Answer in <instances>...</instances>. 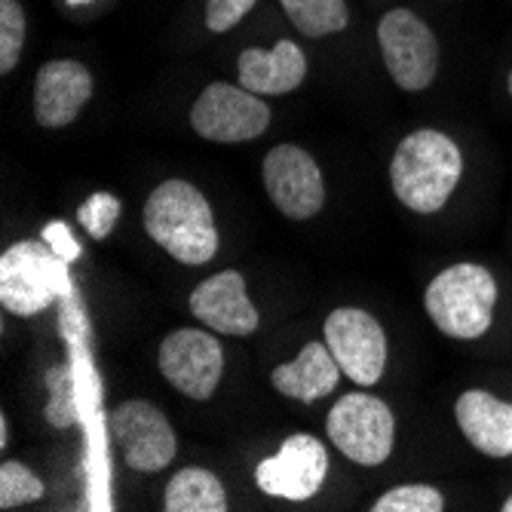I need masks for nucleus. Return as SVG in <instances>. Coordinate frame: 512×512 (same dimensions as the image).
<instances>
[{
    "instance_id": "1",
    "label": "nucleus",
    "mask_w": 512,
    "mask_h": 512,
    "mask_svg": "<svg viewBox=\"0 0 512 512\" xmlns=\"http://www.w3.org/2000/svg\"><path fill=\"white\" fill-rule=\"evenodd\" d=\"M460 175L463 154L454 138L439 129H417L405 135L390 160L393 194L405 209L417 215H433L445 209V203L457 191Z\"/></svg>"
},
{
    "instance_id": "2",
    "label": "nucleus",
    "mask_w": 512,
    "mask_h": 512,
    "mask_svg": "<svg viewBox=\"0 0 512 512\" xmlns=\"http://www.w3.org/2000/svg\"><path fill=\"white\" fill-rule=\"evenodd\" d=\"M148 237L175 261L200 267L218 255L221 237L209 200L191 181L169 178L157 184L142 212Z\"/></svg>"
},
{
    "instance_id": "3",
    "label": "nucleus",
    "mask_w": 512,
    "mask_h": 512,
    "mask_svg": "<svg viewBox=\"0 0 512 512\" xmlns=\"http://www.w3.org/2000/svg\"><path fill=\"white\" fill-rule=\"evenodd\" d=\"M497 307V279L488 267L460 261L430 279L424 292V310L436 329L454 341L482 338Z\"/></svg>"
},
{
    "instance_id": "4",
    "label": "nucleus",
    "mask_w": 512,
    "mask_h": 512,
    "mask_svg": "<svg viewBox=\"0 0 512 512\" xmlns=\"http://www.w3.org/2000/svg\"><path fill=\"white\" fill-rule=\"evenodd\" d=\"M325 433L347 460L359 467H381L396 445V417L384 399L356 390L332 405Z\"/></svg>"
},
{
    "instance_id": "5",
    "label": "nucleus",
    "mask_w": 512,
    "mask_h": 512,
    "mask_svg": "<svg viewBox=\"0 0 512 512\" xmlns=\"http://www.w3.org/2000/svg\"><path fill=\"white\" fill-rule=\"evenodd\" d=\"M65 286L62 258L46 240H22L0 255V304L13 316H37Z\"/></svg>"
},
{
    "instance_id": "6",
    "label": "nucleus",
    "mask_w": 512,
    "mask_h": 512,
    "mask_svg": "<svg viewBox=\"0 0 512 512\" xmlns=\"http://www.w3.org/2000/svg\"><path fill=\"white\" fill-rule=\"evenodd\" d=\"M381 59L393 83L405 92H424L439 74V40L433 28L405 7H396L378 22Z\"/></svg>"
},
{
    "instance_id": "7",
    "label": "nucleus",
    "mask_w": 512,
    "mask_h": 512,
    "mask_svg": "<svg viewBox=\"0 0 512 512\" xmlns=\"http://www.w3.org/2000/svg\"><path fill=\"white\" fill-rule=\"evenodd\" d=\"M270 105L264 96H255L240 83H209L194 108H191V126L206 142L218 145H240L252 142V138L264 135L270 126Z\"/></svg>"
},
{
    "instance_id": "8",
    "label": "nucleus",
    "mask_w": 512,
    "mask_h": 512,
    "mask_svg": "<svg viewBox=\"0 0 512 512\" xmlns=\"http://www.w3.org/2000/svg\"><path fill=\"white\" fill-rule=\"evenodd\" d=\"M322 341L329 344L341 371L359 387H371L387 371V332L362 307H338L325 316Z\"/></svg>"
},
{
    "instance_id": "9",
    "label": "nucleus",
    "mask_w": 512,
    "mask_h": 512,
    "mask_svg": "<svg viewBox=\"0 0 512 512\" xmlns=\"http://www.w3.org/2000/svg\"><path fill=\"white\" fill-rule=\"evenodd\" d=\"M111 439L135 473H163L178 451L169 417L148 399H126L111 411Z\"/></svg>"
},
{
    "instance_id": "10",
    "label": "nucleus",
    "mask_w": 512,
    "mask_h": 512,
    "mask_svg": "<svg viewBox=\"0 0 512 512\" xmlns=\"http://www.w3.org/2000/svg\"><path fill=\"white\" fill-rule=\"evenodd\" d=\"M157 365L181 396L206 402L215 396L224 375V347L212 329H175L160 341Z\"/></svg>"
},
{
    "instance_id": "11",
    "label": "nucleus",
    "mask_w": 512,
    "mask_h": 512,
    "mask_svg": "<svg viewBox=\"0 0 512 512\" xmlns=\"http://www.w3.org/2000/svg\"><path fill=\"white\" fill-rule=\"evenodd\" d=\"M261 178L270 203L289 221H307L325 206L322 169L298 145H276L261 163Z\"/></svg>"
},
{
    "instance_id": "12",
    "label": "nucleus",
    "mask_w": 512,
    "mask_h": 512,
    "mask_svg": "<svg viewBox=\"0 0 512 512\" xmlns=\"http://www.w3.org/2000/svg\"><path fill=\"white\" fill-rule=\"evenodd\" d=\"M329 476V451L310 433H295L276 454L255 467V482L264 494L279 500H313Z\"/></svg>"
},
{
    "instance_id": "13",
    "label": "nucleus",
    "mask_w": 512,
    "mask_h": 512,
    "mask_svg": "<svg viewBox=\"0 0 512 512\" xmlns=\"http://www.w3.org/2000/svg\"><path fill=\"white\" fill-rule=\"evenodd\" d=\"M188 307L206 329L227 338H249L261 325V313L249 298L246 279L240 270H221L203 279L191 292Z\"/></svg>"
},
{
    "instance_id": "14",
    "label": "nucleus",
    "mask_w": 512,
    "mask_h": 512,
    "mask_svg": "<svg viewBox=\"0 0 512 512\" xmlns=\"http://www.w3.org/2000/svg\"><path fill=\"white\" fill-rule=\"evenodd\" d=\"M92 74L77 59H50L34 77V120L43 129H65L92 99Z\"/></svg>"
},
{
    "instance_id": "15",
    "label": "nucleus",
    "mask_w": 512,
    "mask_h": 512,
    "mask_svg": "<svg viewBox=\"0 0 512 512\" xmlns=\"http://www.w3.org/2000/svg\"><path fill=\"white\" fill-rule=\"evenodd\" d=\"M454 421L485 457H512V402H503L488 390H467L454 402Z\"/></svg>"
},
{
    "instance_id": "16",
    "label": "nucleus",
    "mask_w": 512,
    "mask_h": 512,
    "mask_svg": "<svg viewBox=\"0 0 512 512\" xmlns=\"http://www.w3.org/2000/svg\"><path fill=\"white\" fill-rule=\"evenodd\" d=\"M307 77V56L295 40H276L273 50L249 46L237 59V83L255 96H286Z\"/></svg>"
},
{
    "instance_id": "17",
    "label": "nucleus",
    "mask_w": 512,
    "mask_h": 512,
    "mask_svg": "<svg viewBox=\"0 0 512 512\" xmlns=\"http://www.w3.org/2000/svg\"><path fill=\"white\" fill-rule=\"evenodd\" d=\"M341 375L344 371H341L338 359L332 356L329 344L310 341L292 362H283L270 371V384L286 399L313 405L338 390Z\"/></svg>"
},
{
    "instance_id": "18",
    "label": "nucleus",
    "mask_w": 512,
    "mask_h": 512,
    "mask_svg": "<svg viewBox=\"0 0 512 512\" xmlns=\"http://www.w3.org/2000/svg\"><path fill=\"white\" fill-rule=\"evenodd\" d=\"M163 509L166 512H224L227 491L215 473L203 467H184L169 479L163 491Z\"/></svg>"
},
{
    "instance_id": "19",
    "label": "nucleus",
    "mask_w": 512,
    "mask_h": 512,
    "mask_svg": "<svg viewBox=\"0 0 512 512\" xmlns=\"http://www.w3.org/2000/svg\"><path fill=\"white\" fill-rule=\"evenodd\" d=\"M279 7L304 37L313 40L341 34L350 25L347 0H279Z\"/></svg>"
},
{
    "instance_id": "20",
    "label": "nucleus",
    "mask_w": 512,
    "mask_h": 512,
    "mask_svg": "<svg viewBox=\"0 0 512 512\" xmlns=\"http://www.w3.org/2000/svg\"><path fill=\"white\" fill-rule=\"evenodd\" d=\"M46 424L56 430H68L80 421L77 411V390L68 365H56L46 371V408H43Z\"/></svg>"
},
{
    "instance_id": "21",
    "label": "nucleus",
    "mask_w": 512,
    "mask_h": 512,
    "mask_svg": "<svg viewBox=\"0 0 512 512\" xmlns=\"http://www.w3.org/2000/svg\"><path fill=\"white\" fill-rule=\"evenodd\" d=\"M46 485L37 473H31L19 460H4L0 467V509H19L25 503L43 500Z\"/></svg>"
},
{
    "instance_id": "22",
    "label": "nucleus",
    "mask_w": 512,
    "mask_h": 512,
    "mask_svg": "<svg viewBox=\"0 0 512 512\" xmlns=\"http://www.w3.org/2000/svg\"><path fill=\"white\" fill-rule=\"evenodd\" d=\"M25 7L19 0H0V74H10L25 50Z\"/></svg>"
},
{
    "instance_id": "23",
    "label": "nucleus",
    "mask_w": 512,
    "mask_h": 512,
    "mask_svg": "<svg viewBox=\"0 0 512 512\" xmlns=\"http://www.w3.org/2000/svg\"><path fill=\"white\" fill-rule=\"evenodd\" d=\"M371 509L375 512H442L445 497L433 485H399L381 494Z\"/></svg>"
},
{
    "instance_id": "24",
    "label": "nucleus",
    "mask_w": 512,
    "mask_h": 512,
    "mask_svg": "<svg viewBox=\"0 0 512 512\" xmlns=\"http://www.w3.org/2000/svg\"><path fill=\"white\" fill-rule=\"evenodd\" d=\"M120 212H123V203L108 194V191H96L89 200L80 203L77 209V221L80 227L86 230V234L92 240H108L111 237V230L117 227L120 221Z\"/></svg>"
},
{
    "instance_id": "25",
    "label": "nucleus",
    "mask_w": 512,
    "mask_h": 512,
    "mask_svg": "<svg viewBox=\"0 0 512 512\" xmlns=\"http://www.w3.org/2000/svg\"><path fill=\"white\" fill-rule=\"evenodd\" d=\"M258 0H206V28L212 34H227L237 28Z\"/></svg>"
},
{
    "instance_id": "26",
    "label": "nucleus",
    "mask_w": 512,
    "mask_h": 512,
    "mask_svg": "<svg viewBox=\"0 0 512 512\" xmlns=\"http://www.w3.org/2000/svg\"><path fill=\"white\" fill-rule=\"evenodd\" d=\"M43 240H46V246H50L62 261H77L80 258V243L74 240V234H71V230L62 221L46 224L43 227Z\"/></svg>"
},
{
    "instance_id": "27",
    "label": "nucleus",
    "mask_w": 512,
    "mask_h": 512,
    "mask_svg": "<svg viewBox=\"0 0 512 512\" xmlns=\"http://www.w3.org/2000/svg\"><path fill=\"white\" fill-rule=\"evenodd\" d=\"M7 442H10V427H7V414L0 417V448H7Z\"/></svg>"
},
{
    "instance_id": "28",
    "label": "nucleus",
    "mask_w": 512,
    "mask_h": 512,
    "mask_svg": "<svg viewBox=\"0 0 512 512\" xmlns=\"http://www.w3.org/2000/svg\"><path fill=\"white\" fill-rule=\"evenodd\" d=\"M503 512H512V494H509V497L503 500Z\"/></svg>"
},
{
    "instance_id": "29",
    "label": "nucleus",
    "mask_w": 512,
    "mask_h": 512,
    "mask_svg": "<svg viewBox=\"0 0 512 512\" xmlns=\"http://www.w3.org/2000/svg\"><path fill=\"white\" fill-rule=\"evenodd\" d=\"M506 89H509V96H512V71H509V77H506Z\"/></svg>"
}]
</instances>
